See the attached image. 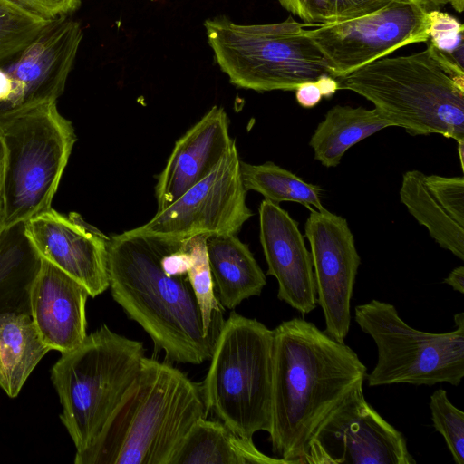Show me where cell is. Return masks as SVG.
<instances>
[{
	"mask_svg": "<svg viewBox=\"0 0 464 464\" xmlns=\"http://www.w3.org/2000/svg\"><path fill=\"white\" fill-rule=\"evenodd\" d=\"M366 375L357 353L314 323L295 317L278 324L268 431L277 458L301 464L317 428Z\"/></svg>",
	"mask_w": 464,
	"mask_h": 464,
	"instance_id": "1",
	"label": "cell"
},
{
	"mask_svg": "<svg viewBox=\"0 0 464 464\" xmlns=\"http://www.w3.org/2000/svg\"><path fill=\"white\" fill-rule=\"evenodd\" d=\"M127 230L108 245L109 287L114 301L151 338L169 362L200 364L209 360L219 331L204 329L187 276L167 275L161 256L177 249Z\"/></svg>",
	"mask_w": 464,
	"mask_h": 464,
	"instance_id": "2",
	"label": "cell"
},
{
	"mask_svg": "<svg viewBox=\"0 0 464 464\" xmlns=\"http://www.w3.org/2000/svg\"><path fill=\"white\" fill-rule=\"evenodd\" d=\"M201 388L169 363L144 356L121 402L75 464H170L206 417Z\"/></svg>",
	"mask_w": 464,
	"mask_h": 464,
	"instance_id": "3",
	"label": "cell"
},
{
	"mask_svg": "<svg viewBox=\"0 0 464 464\" xmlns=\"http://www.w3.org/2000/svg\"><path fill=\"white\" fill-rule=\"evenodd\" d=\"M338 89L370 101L392 126L411 135L440 134L464 143V80L453 76L430 45L382 58L335 78Z\"/></svg>",
	"mask_w": 464,
	"mask_h": 464,
	"instance_id": "4",
	"label": "cell"
},
{
	"mask_svg": "<svg viewBox=\"0 0 464 464\" xmlns=\"http://www.w3.org/2000/svg\"><path fill=\"white\" fill-rule=\"evenodd\" d=\"M0 140L5 234L51 208L77 138L72 123L53 101L0 111Z\"/></svg>",
	"mask_w": 464,
	"mask_h": 464,
	"instance_id": "5",
	"label": "cell"
},
{
	"mask_svg": "<svg viewBox=\"0 0 464 464\" xmlns=\"http://www.w3.org/2000/svg\"><path fill=\"white\" fill-rule=\"evenodd\" d=\"M143 358L141 342L103 324L54 363L51 380L63 408L60 418L76 452L86 449L102 431L136 378Z\"/></svg>",
	"mask_w": 464,
	"mask_h": 464,
	"instance_id": "6",
	"label": "cell"
},
{
	"mask_svg": "<svg viewBox=\"0 0 464 464\" xmlns=\"http://www.w3.org/2000/svg\"><path fill=\"white\" fill-rule=\"evenodd\" d=\"M272 359L273 330L231 312L200 388L207 411L240 437L270 430Z\"/></svg>",
	"mask_w": 464,
	"mask_h": 464,
	"instance_id": "7",
	"label": "cell"
},
{
	"mask_svg": "<svg viewBox=\"0 0 464 464\" xmlns=\"http://www.w3.org/2000/svg\"><path fill=\"white\" fill-rule=\"evenodd\" d=\"M204 25L218 64L237 87L295 91L303 82L332 76L304 24L291 16L280 23L251 25L217 17Z\"/></svg>",
	"mask_w": 464,
	"mask_h": 464,
	"instance_id": "8",
	"label": "cell"
},
{
	"mask_svg": "<svg viewBox=\"0 0 464 464\" xmlns=\"http://www.w3.org/2000/svg\"><path fill=\"white\" fill-rule=\"evenodd\" d=\"M354 320L376 344L377 362L366 375L370 387L407 383L459 386L464 377V313L454 314L455 329L428 333L406 324L396 307L372 299L354 308Z\"/></svg>",
	"mask_w": 464,
	"mask_h": 464,
	"instance_id": "9",
	"label": "cell"
},
{
	"mask_svg": "<svg viewBox=\"0 0 464 464\" xmlns=\"http://www.w3.org/2000/svg\"><path fill=\"white\" fill-rule=\"evenodd\" d=\"M234 142L213 170L144 225L130 231L180 247L196 236L237 235L253 212Z\"/></svg>",
	"mask_w": 464,
	"mask_h": 464,
	"instance_id": "10",
	"label": "cell"
},
{
	"mask_svg": "<svg viewBox=\"0 0 464 464\" xmlns=\"http://www.w3.org/2000/svg\"><path fill=\"white\" fill-rule=\"evenodd\" d=\"M430 11L421 0H396L360 18L307 30L338 78L397 49L430 38Z\"/></svg>",
	"mask_w": 464,
	"mask_h": 464,
	"instance_id": "11",
	"label": "cell"
},
{
	"mask_svg": "<svg viewBox=\"0 0 464 464\" xmlns=\"http://www.w3.org/2000/svg\"><path fill=\"white\" fill-rule=\"evenodd\" d=\"M362 386L320 424L301 464H416L404 435L367 402Z\"/></svg>",
	"mask_w": 464,
	"mask_h": 464,
	"instance_id": "12",
	"label": "cell"
},
{
	"mask_svg": "<svg viewBox=\"0 0 464 464\" xmlns=\"http://www.w3.org/2000/svg\"><path fill=\"white\" fill-rule=\"evenodd\" d=\"M304 232L321 307L330 336L344 342L351 325V300L361 264L346 219L326 208H311Z\"/></svg>",
	"mask_w": 464,
	"mask_h": 464,
	"instance_id": "13",
	"label": "cell"
},
{
	"mask_svg": "<svg viewBox=\"0 0 464 464\" xmlns=\"http://www.w3.org/2000/svg\"><path fill=\"white\" fill-rule=\"evenodd\" d=\"M23 235L38 258L82 284L91 297L109 288L110 238L80 214L66 216L51 208L25 221Z\"/></svg>",
	"mask_w": 464,
	"mask_h": 464,
	"instance_id": "14",
	"label": "cell"
},
{
	"mask_svg": "<svg viewBox=\"0 0 464 464\" xmlns=\"http://www.w3.org/2000/svg\"><path fill=\"white\" fill-rule=\"evenodd\" d=\"M82 31L67 17L49 22L21 51L0 63L11 86L7 110L57 101L64 91Z\"/></svg>",
	"mask_w": 464,
	"mask_h": 464,
	"instance_id": "15",
	"label": "cell"
},
{
	"mask_svg": "<svg viewBox=\"0 0 464 464\" xmlns=\"http://www.w3.org/2000/svg\"><path fill=\"white\" fill-rule=\"evenodd\" d=\"M259 238L267 275L278 283L277 297L301 314L317 305L311 253L297 222L279 204L264 199L258 208Z\"/></svg>",
	"mask_w": 464,
	"mask_h": 464,
	"instance_id": "16",
	"label": "cell"
},
{
	"mask_svg": "<svg viewBox=\"0 0 464 464\" xmlns=\"http://www.w3.org/2000/svg\"><path fill=\"white\" fill-rule=\"evenodd\" d=\"M88 296L82 284L39 258L29 288V308L38 334L50 350L63 353L83 342Z\"/></svg>",
	"mask_w": 464,
	"mask_h": 464,
	"instance_id": "17",
	"label": "cell"
},
{
	"mask_svg": "<svg viewBox=\"0 0 464 464\" xmlns=\"http://www.w3.org/2000/svg\"><path fill=\"white\" fill-rule=\"evenodd\" d=\"M234 142L227 112L213 106L176 141L155 187L158 210L208 176Z\"/></svg>",
	"mask_w": 464,
	"mask_h": 464,
	"instance_id": "18",
	"label": "cell"
},
{
	"mask_svg": "<svg viewBox=\"0 0 464 464\" xmlns=\"http://www.w3.org/2000/svg\"><path fill=\"white\" fill-rule=\"evenodd\" d=\"M401 202L444 249L464 260V179L426 175L420 170L403 174Z\"/></svg>",
	"mask_w": 464,
	"mask_h": 464,
	"instance_id": "19",
	"label": "cell"
},
{
	"mask_svg": "<svg viewBox=\"0 0 464 464\" xmlns=\"http://www.w3.org/2000/svg\"><path fill=\"white\" fill-rule=\"evenodd\" d=\"M214 287L220 304L234 309L242 301L260 295L266 279L248 246L237 235L207 237Z\"/></svg>",
	"mask_w": 464,
	"mask_h": 464,
	"instance_id": "20",
	"label": "cell"
},
{
	"mask_svg": "<svg viewBox=\"0 0 464 464\" xmlns=\"http://www.w3.org/2000/svg\"><path fill=\"white\" fill-rule=\"evenodd\" d=\"M170 464H288L265 455L252 439L240 437L220 420H198L186 434Z\"/></svg>",
	"mask_w": 464,
	"mask_h": 464,
	"instance_id": "21",
	"label": "cell"
},
{
	"mask_svg": "<svg viewBox=\"0 0 464 464\" xmlns=\"http://www.w3.org/2000/svg\"><path fill=\"white\" fill-rule=\"evenodd\" d=\"M50 348L42 341L30 313L0 314V387L15 398Z\"/></svg>",
	"mask_w": 464,
	"mask_h": 464,
	"instance_id": "22",
	"label": "cell"
},
{
	"mask_svg": "<svg viewBox=\"0 0 464 464\" xmlns=\"http://www.w3.org/2000/svg\"><path fill=\"white\" fill-rule=\"evenodd\" d=\"M391 126L375 108L335 105L317 125L309 144L314 159L324 167L332 168L340 163L351 147Z\"/></svg>",
	"mask_w": 464,
	"mask_h": 464,
	"instance_id": "23",
	"label": "cell"
},
{
	"mask_svg": "<svg viewBox=\"0 0 464 464\" xmlns=\"http://www.w3.org/2000/svg\"><path fill=\"white\" fill-rule=\"evenodd\" d=\"M242 182L246 191L254 190L273 203L297 202L308 209H324L321 188L310 184L273 162L249 164L240 161Z\"/></svg>",
	"mask_w": 464,
	"mask_h": 464,
	"instance_id": "24",
	"label": "cell"
},
{
	"mask_svg": "<svg viewBox=\"0 0 464 464\" xmlns=\"http://www.w3.org/2000/svg\"><path fill=\"white\" fill-rule=\"evenodd\" d=\"M38 257L18 243L0 241V314L30 313L29 288L38 266Z\"/></svg>",
	"mask_w": 464,
	"mask_h": 464,
	"instance_id": "25",
	"label": "cell"
},
{
	"mask_svg": "<svg viewBox=\"0 0 464 464\" xmlns=\"http://www.w3.org/2000/svg\"><path fill=\"white\" fill-rule=\"evenodd\" d=\"M190 254L191 262L187 273L188 279L201 312L204 329L219 331L223 324L221 304L214 291L207 237L196 236L183 244Z\"/></svg>",
	"mask_w": 464,
	"mask_h": 464,
	"instance_id": "26",
	"label": "cell"
},
{
	"mask_svg": "<svg viewBox=\"0 0 464 464\" xmlns=\"http://www.w3.org/2000/svg\"><path fill=\"white\" fill-rule=\"evenodd\" d=\"M49 22L0 0V63L31 43Z\"/></svg>",
	"mask_w": 464,
	"mask_h": 464,
	"instance_id": "27",
	"label": "cell"
},
{
	"mask_svg": "<svg viewBox=\"0 0 464 464\" xmlns=\"http://www.w3.org/2000/svg\"><path fill=\"white\" fill-rule=\"evenodd\" d=\"M433 427L442 435L455 463H464V412L449 399L444 389L436 390L430 398Z\"/></svg>",
	"mask_w": 464,
	"mask_h": 464,
	"instance_id": "28",
	"label": "cell"
},
{
	"mask_svg": "<svg viewBox=\"0 0 464 464\" xmlns=\"http://www.w3.org/2000/svg\"><path fill=\"white\" fill-rule=\"evenodd\" d=\"M430 44L450 57L463 43L464 26L453 16L438 10L430 11Z\"/></svg>",
	"mask_w": 464,
	"mask_h": 464,
	"instance_id": "29",
	"label": "cell"
},
{
	"mask_svg": "<svg viewBox=\"0 0 464 464\" xmlns=\"http://www.w3.org/2000/svg\"><path fill=\"white\" fill-rule=\"evenodd\" d=\"M396 0H328L324 24L360 18L376 13Z\"/></svg>",
	"mask_w": 464,
	"mask_h": 464,
	"instance_id": "30",
	"label": "cell"
},
{
	"mask_svg": "<svg viewBox=\"0 0 464 464\" xmlns=\"http://www.w3.org/2000/svg\"><path fill=\"white\" fill-rule=\"evenodd\" d=\"M48 22L69 16L81 0H6Z\"/></svg>",
	"mask_w": 464,
	"mask_h": 464,
	"instance_id": "31",
	"label": "cell"
},
{
	"mask_svg": "<svg viewBox=\"0 0 464 464\" xmlns=\"http://www.w3.org/2000/svg\"><path fill=\"white\" fill-rule=\"evenodd\" d=\"M289 13L308 24H324L328 0H277Z\"/></svg>",
	"mask_w": 464,
	"mask_h": 464,
	"instance_id": "32",
	"label": "cell"
},
{
	"mask_svg": "<svg viewBox=\"0 0 464 464\" xmlns=\"http://www.w3.org/2000/svg\"><path fill=\"white\" fill-rule=\"evenodd\" d=\"M190 262V254L184 246L166 252L160 259L163 271L172 276H187Z\"/></svg>",
	"mask_w": 464,
	"mask_h": 464,
	"instance_id": "33",
	"label": "cell"
},
{
	"mask_svg": "<svg viewBox=\"0 0 464 464\" xmlns=\"http://www.w3.org/2000/svg\"><path fill=\"white\" fill-rule=\"evenodd\" d=\"M295 98L298 104L304 108H313L322 98V92L316 82H305L297 86Z\"/></svg>",
	"mask_w": 464,
	"mask_h": 464,
	"instance_id": "34",
	"label": "cell"
},
{
	"mask_svg": "<svg viewBox=\"0 0 464 464\" xmlns=\"http://www.w3.org/2000/svg\"><path fill=\"white\" fill-rule=\"evenodd\" d=\"M443 283L451 286L454 291L464 294V266H459L451 270Z\"/></svg>",
	"mask_w": 464,
	"mask_h": 464,
	"instance_id": "35",
	"label": "cell"
},
{
	"mask_svg": "<svg viewBox=\"0 0 464 464\" xmlns=\"http://www.w3.org/2000/svg\"><path fill=\"white\" fill-rule=\"evenodd\" d=\"M315 82L320 88L323 97L330 98L339 90L336 79L330 75H324Z\"/></svg>",
	"mask_w": 464,
	"mask_h": 464,
	"instance_id": "36",
	"label": "cell"
},
{
	"mask_svg": "<svg viewBox=\"0 0 464 464\" xmlns=\"http://www.w3.org/2000/svg\"><path fill=\"white\" fill-rule=\"evenodd\" d=\"M429 11L435 10V7L450 4L459 13H461L464 7V0H421Z\"/></svg>",
	"mask_w": 464,
	"mask_h": 464,
	"instance_id": "37",
	"label": "cell"
},
{
	"mask_svg": "<svg viewBox=\"0 0 464 464\" xmlns=\"http://www.w3.org/2000/svg\"><path fill=\"white\" fill-rule=\"evenodd\" d=\"M4 167H5V152L2 141L0 140V191L2 188L3 176H4Z\"/></svg>",
	"mask_w": 464,
	"mask_h": 464,
	"instance_id": "38",
	"label": "cell"
},
{
	"mask_svg": "<svg viewBox=\"0 0 464 464\" xmlns=\"http://www.w3.org/2000/svg\"><path fill=\"white\" fill-rule=\"evenodd\" d=\"M458 151H459V160H460V165H461V168L463 169L464 143H458Z\"/></svg>",
	"mask_w": 464,
	"mask_h": 464,
	"instance_id": "39",
	"label": "cell"
},
{
	"mask_svg": "<svg viewBox=\"0 0 464 464\" xmlns=\"http://www.w3.org/2000/svg\"><path fill=\"white\" fill-rule=\"evenodd\" d=\"M1 192V191H0ZM3 231H2V215H1V193H0V238L1 237L3 236ZM1 241V239H0Z\"/></svg>",
	"mask_w": 464,
	"mask_h": 464,
	"instance_id": "40",
	"label": "cell"
}]
</instances>
